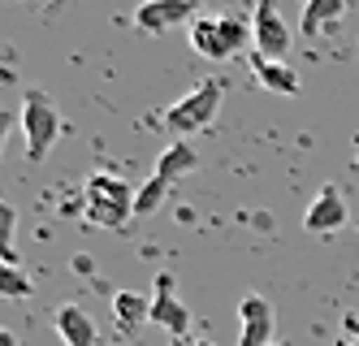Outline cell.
Here are the masks:
<instances>
[{
    "mask_svg": "<svg viewBox=\"0 0 359 346\" xmlns=\"http://www.w3.org/2000/svg\"><path fill=\"white\" fill-rule=\"evenodd\" d=\"M113 321L126 333L139 329V325H147L151 321V299L139 295V290H117V295H113Z\"/></svg>",
    "mask_w": 359,
    "mask_h": 346,
    "instance_id": "14",
    "label": "cell"
},
{
    "mask_svg": "<svg viewBox=\"0 0 359 346\" xmlns=\"http://www.w3.org/2000/svg\"><path fill=\"white\" fill-rule=\"evenodd\" d=\"M251 39V26L234 13H203L191 22V48L208 61H229L234 52H243V44Z\"/></svg>",
    "mask_w": 359,
    "mask_h": 346,
    "instance_id": "4",
    "label": "cell"
},
{
    "mask_svg": "<svg viewBox=\"0 0 359 346\" xmlns=\"http://www.w3.org/2000/svg\"><path fill=\"white\" fill-rule=\"evenodd\" d=\"M18 126H22V139H27V161H31V165L48 161V152L57 147L61 130H65V126H61V113H57V104H53V95L39 91V87H27V91H22Z\"/></svg>",
    "mask_w": 359,
    "mask_h": 346,
    "instance_id": "2",
    "label": "cell"
},
{
    "mask_svg": "<svg viewBox=\"0 0 359 346\" xmlns=\"http://www.w3.org/2000/svg\"><path fill=\"white\" fill-rule=\"evenodd\" d=\"M342 13H346V0H303L299 31L303 35H325V31H333V26L342 22Z\"/></svg>",
    "mask_w": 359,
    "mask_h": 346,
    "instance_id": "13",
    "label": "cell"
},
{
    "mask_svg": "<svg viewBox=\"0 0 359 346\" xmlns=\"http://www.w3.org/2000/svg\"><path fill=\"white\" fill-rule=\"evenodd\" d=\"M195 5H203V0H195Z\"/></svg>",
    "mask_w": 359,
    "mask_h": 346,
    "instance_id": "23",
    "label": "cell"
},
{
    "mask_svg": "<svg viewBox=\"0 0 359 346\" xmlns=\"http://www.w3.org/2000/svg\"><path fill=\"white\" fill-rule=\"evenodd\" d=\"M221 100H225V83L221 78H208V83L191 87L182 100H173L165 109V130L173 139H191L199 130H208L221 113Z\"/></svg>",
    "mask_w": 359,
    "mask_h": 346,
    "instance_id": "3",
    "label": "cell"
},
{
    "mask_svg": "<svg viewBox=\"0 0 359 346\" xmlns=\"http://www.w3.org/2000/svg\"><path fill=\"white\" fill-rule=\"evenodd\" d=\"M165 195H169V182L165 178H147L139 186V199H135V217H151V212L165 208Z\"/></svg>",
    "mask_w": 359,
    "mask_h": 346,
    "instance_id": "15",
    "label": "cell"
},
{
    "mask_svg": "<svg viewBox=\"0 0 359 346\" xmlns=\"http://www.w3.org/2000/svg\"><path fill=\"white\" fill-rule=\"evenodd\" d=\"M273 346H290V342H273Z\"/></svg>",
    "mask_w": 359,
    "mask_h": 346,
    "instance_id": "22",
    "label": "cell"
},
{
    "mask_svg": "<svg viewBox=\"0 0 359 346\" xmlns=\"http://www.w3.org/2000/svg\"><path fill=\"white\" fill-rule=\"evenodd\" d=\"M251 69H255V83H260L264 91H277V95H299V69H290L286 61L251 57Z\"/></svg>",
    "mask_w": 359,
    "mask_h": 346,
    "instance_id": "12",
    "label": "cell"
},
{
    "mask_svg": "<svg viewBox=\"0 0 359 346\" xmlns=\"http://www.w3.org/2000/svg\"><path fill=\"white\" fill-rule=\"evenodd\" d=\"M238 346H273V307L264 295L238 303Z\"/></svg>",
    "mask_w": 359,
    "mask_h": 346,
    "instance_id": "9",
    "label": "cell"
},
{
    "mask_svg": "<svg viewBox=\"0 0 359 346\" xmlns=\"http://www.w3.org/2000/svg\"><path fill=\"white\" fill-rule=\"evenodd\" d=\"M195 0H139L135 9V26L139 35H169L173 26L195 22Z\"/></svg>",
    "mask_w": 359,
    "mask_h": 346,
    "instance_id": "6",
    "label": "cell"
},
{
    "mask_svg": "<svg viewBox=\"0 0 359 346\" xmlns=\"http://www.w3.org/2000/svg\"><path fill=\"white\" fill-rule=\"evenodd\" d=\"M135 199L139 191L126 178L117 173H91L87 186H83V208H87V221L100 225V229H121L126 221L135 217Z\"/></svg>",
    "mask_w": 359,
    "mask_h": 346,
    "instance_id": "1",
    "label": "cell"
},
{
    "mask_svg": "<svg viewBox=\"0 0 359 346\" xmlns=\"http://www.w3.org/2000/svg\"><path fill=\"white\" fill-rule=\"evenodd\" d=\"M53 325H57V333H61L65 346H95V321L79 303H61L53 312Z\"/></svg>",
    "mask_w": 359,
    "mask_h": 346,
    "instance_id": "10",
    "label": "cell"
},
{
    "mask_svg": "<svg viewBox=\"0 0 359 346\" xmlns=\"http://www.w3.org/2000/svg\"><path fill=\"white\" fill-rule=\"evenodd\" d=\"M351 217V208L342 199L338 186H325L320 195H312V204L303 208V229H312V234H338Z\"/></svg>",
    "mask_w": 359,
    "mask_h": 346,
    "instance_id": "8",
    "label": "cell"
},
{
    "mask_svg": "<svg viewBox=\"0 0 359 346\" xmlns=\"http://www.w3.org/2000/svg\"><path fill=\"white\" fill-rule=\"evenodd\" d=\"M0 295H9V299H27V295H35V277H27L22 269H0Z\"/></svg>",
    "mask_w": 359,
    "mask_h": 346,
    "instance_id": "17",
    "label": "cell"
},
{
    "mask_svg": "<svg viewBox=\"0 0 359 346\" xmlns=\"http://www.w3.org/2000/svg\"><path fill=\"white\" fill-rule=\"evenodd\" d=\"M342 329H346V338H355V342H359V316H346Z\"/></svg>",
    "mask_w": 359,
    "mask_h": 346,
    "instance_id": "18",
    "label": "cell"
},
{
    "mask_svg": "<svg viewBox=\"0 0 359 346\" xmlns=\"http://www.w3.org/2000/svg\"><path fill=\"white\" fill-rule=\"evenodd\" d=\"M151 325L169 329L173 338H187V329H191V312L182 307V299H177V290H173V273H156V290H151Z\"/></svg>",
    "mask_w": 359,
    "mask_h": 346,
    "instance_id": "7",
    "label": "cell"
},
{
    "mask_svg": "<svg viewBox=\"0 0 359 346\" xmlns=\"http://www.w3.org/2000/svg\"><path fill=\"white\" fill-rule=\"evenodd\" d=\"M338 346H359V342H355V338H342V342H338Z\"/></svg>",
    "mask_w": 359,
    "mask_h": 346,
    "instance_id": "21",
    "label": "cell"
},
{
    "mask_svg": "<svg viewBox=\"0 0 359 346\" xmlns=\"http://www.w3.org/2000/svg\"><path fill=\"white\" fill-rule=\"evenodd\" d=\"M195 169H199V152L187 139H169V147L156 156V165H151V178L173 182V178H182V173H195Z\"/></svg>",
    "mask_w": 359,
    "mask_h": 346,
    "instance_id": "11",
    "label": "cell"
},
{
    "mask_svg": "<svg viewBox=\"0 0 359 346\" xmlns=\"http://www.w3.org/2000/svg\"><path fill=\"white\" fill-rule=\"evenodd\" d=\"M0 346H13V333H0Z\"/></svg>",
    "mask_w": 359,
    "mask_h": 346,
    "instance_id": "20",
    "label": "cell"
},
{
    "mask_svg": "<svg viewBox=\"0 0 359 346\" xmlns=\"http://www.w3.org/2000/svg\"><path fill=\"white\" fill-rule=\"evenodd\" d=\"M177 346H212V342H195V338H177Z\"/></svg>",
    "mask_w": 359,
    "mask_h": 346,
    "instance_id": "19",
    "label": "cell"
},
{
    "mask_svg": "<svg viewBox=\"0 0 359 346\" xmlns=\"http://www.w3.org/2000/svg\"><path fill=\"white\" fill-rule=\"evenodd\" d=\"M13 225H18V208H13V204H0V255H5V264H9V269H18Z\"/></svg>",
    "mask_w": 359,
    "mask_h": 346,
    "instance_id": "16",
    "label": "cell"
},
{
    "mask_svg": "<svg viewBox=\"0 0 359 346\" xmlns=\"http://www.w3.org/2000/svg\"><path fill=\"white\" fill-rule=\"evenodd\" d=\"M290 44H294V35H290L286 18H281L277 0H255V13H251V48H255V57L286 61Z\"/></svg>",
    "mask_w": 359,
    "mask_h": 346,
    "instance_id": "5",
    "label": "cell"
}]
</instances>
